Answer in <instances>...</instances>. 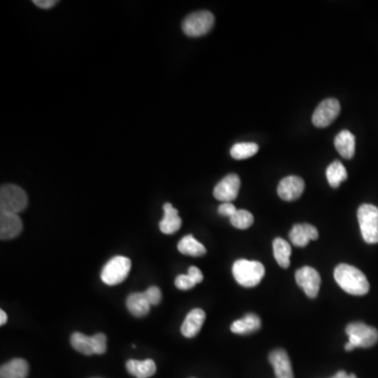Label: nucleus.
<instances>
[{"mask_svg": "<svg viewBox=\"0 0 378 378\" xmlns=\"http://www.w3.org/2000/svg\"><path fill=\"white\" fill-rule=\"evenodd\" d=\"M338 286L349 295H365L369 293L370 284L365 275L356 267L340 264L334 270Z\"/></svg>", "mask_w": 378, "mask_h": 378, "instance_id": "nucleus-1", "label": "nucleus"}, {"mask_svg": "<svg viewBox=\"0 0 378 378\" xmlns=\"http://www.w3.org/2000/svg\"><path fill=\"white\" fill-rule=\"evenodd\" d=\"M346 334L349 336V342L345 346L346 351H352L355 348H370L378 342L377 329L365 322H351L347 326Z\"/></svg>", "mask_w": 378, "mask_h": 378, "instance_id": "nucleus-2", "label": "nucleus"}, {"mask_svg": "<svg viewBox=\"0 0 378 378\" xmlns=\"http://www.w3.org/2000/svg\"><path fill=\"white\" fill-rule=\"evenodd\" d=\"M234 279L241 286L246 288L258 286L265 275L262 263L256 261L239 260L232 266Z\"/></svg>", "mask_w": 378, "mask_h": 378, "instance_id": "nucleus-3", "label": "nucleus"}, {"mask_svg": "<svg viewBox=\"0 0 378 378\" xmlns=\"http://www.w3.org/2000/svg\"><path fill=\"white\" fill-rule=\"evenodd\" d=\"M28 196L17 185L6 184L0 189V213H18L28 206Z\"/></svg>", "mask_w": 378, "mask_h": 378, "instance_id": "nucleus-4", "label": "nucleus"}, {"mask_svg": "<svg viewBox=\"0 0 378 378\" xmlns=\"http://www.w3.org/2000/svg\"><path fill=\"white\" fill-rule=\"evenodd\" d=\"M359 227L363 241L368 244L378 243V207L363 204L357 211Z\"/></svg>", "mask_w": 378, "mask_h": 378, "instance_id": "nucleus-5", "label": "nucleus"}, {"mask_svg": "<svg viewBox=\"0 0 378 378\" xmlns=\"http://www.w3.org/2000/svg\"><path fill=\"white\" fill-rule=\"evenodd\" d=\"M131 261L126 256H117L110 258L102 269L101 279L108 286L122 283L129 277Z\"/></svg>", "mask_w": 378, "mask_h": 378, "instance_id": "nucleus-6", "label": "nucleus"}, {"mask_svg": "<svg viewBox=\"0 0 378 378\" xmlns=\"http://www.w3.org/2000/svg\"><path fill=\"white\" fill-rule=\"evenodd\" d=\"M71 345L78 352L84 355L104 354L106 352V336L104 334L86 336L75 332L71 336Z\"/></svg>", "mask_w": 378, "mask_h": 378, "instance_id": "nucleus-7", "label": "nucleus"}, {"mask_svg": "<svg viewBox=\"0 0 378 378\" xmlns=\"http://www.w3.org/2000/svg\"><path fill=\"white\" fill-rule=\"evenodd\" d=\"M215 24V16L208 11L195 12L185 18L183 32L189 37H201L211 32Z\"/></svg>", "mask_w": 378, "mask_h": 378, "instance_id": "nucleus-8", "label": "nucleus"}, {"mask_svg": "<svg viewBox=\"0 0 378 378\" xmlns=\"http://www.w3.org/2000/svg\"><path fill=\"white\" fill-rule=\"evenodd\" d=\"M340 113V104L338 99L329 98L320 102L314 110L312 122L318 129H324L334 122Z\"/></svg>", "mask_w": 378, "mask_h": 378, "instance_id": "nucleus-9", "label": "nucleus"}, {"mask_svg": "<svg viewBox=\"0 0 378 378\" xmlns=\"http://www.w3.org/2000/svg\"><path fill=\"white\" fill-rule=\"evenodd\" d=\"M295 281L297 285L305 291L306 295L310 299H315L320 293V273L310 266H304L295 273Z\"/></svg>", "mask_w": 378, "mask_h": 378, "instance_id": "nucleus-10", "label": "nucleus"}, {"mask_svg": "<svg viewBox=\"0 0 378 378\" xmlns=\"http://www.w3.org/2000/svg\"><path fill=\"white\" fill-rule=\"evenodd\" d=\"M240 187H241L240 176L236 174H227L215 185L213 196L221 202L231 203L239 195Z\"/></svg>", "mask_w": 378, "mask_h": 378, "instance_id": "nucleus-11", "label": "nucleus"}, {"mask_svg": "<svg viewBox=\"0 0 378 378\" xmlns=\"http://www.w3.org/2000/svg\"><path fill=\"white\" fill-rule=\"evenodd\" d=\"M305 182L297 176H289L284 178L277 187L279 198L285 201H295L303 195Z\"/></svg>", "mask_w": 378, "mask_h": 378, "instance_id": "nucleus-12", "label": "nucleus"}, {"mask_svg": "<svg viewBox=\"0 0 378 378\" xmlns=\"http://www.w3.org/2000/svg\"><path fill=\"white\" fill-rule=\"evenodd\" d=\"M269 361L274 370L277 378H295L293 365L288 354L284 349H277L269 354Z\"/></svg>", "mask_w": 378, "mask_h": 378, "instance_id": "nucleus-13", "label": "nucleus"}, {"mask_svg": "<svg viewBox=\"0 0 378 378\" xmlns=\"http://www.w3.org/2000/svg\"><path fill=\"white\" fill-rule=\"evenodd\" d=\"M22 230V222L16 213H0V239L11 240L19 236Z\"/></svg>", "mask_w": 378, "mask_h": 378, "instance_id": "nucleus-14", "label": "nucleus"}, {"mask_svg": "<svg viewBox=\"0 0 378 378\" xmlns=\"http://www.w3.org/2000/svg\"><path fill=\"white\" fill-rule=\"evenodd\" d=\"M291 243L297 247H305L310 241L318 239V230L311 224H295L289 233Z\"/></svg>", "mask_w": 378, "mask_h": 378, "instance_id": "nucleus-15", "label": "nucleus"}, {"mask_svg": "<svg viewBox=\"0 0 378 378\" xmlns=\"http://www.w3.org/2000/svg\"><path fill=\"white\" fill-rule=\"evenodd\" d=\"M205 318H206V314L200 308H196L189 312L181 327L183 336L187 338H192L198 336L204 324Z\"/></svg>", "mask_w": 378, "mask_h": 378, "instance_id": "nucleus-16", "label": "nucleus"}, {"mask_svg": "<svg viewBox=\"0 0 378 378\" xmlns=\"http://www.w3.org/2000/svg\"><path fill=\"white\" fill-rule=\"evenodd\" d=\"M164 217L160 222V230L164 234H174L182 226V220L179 217L178 211L170 203L163 205Z\"/></svg>", "mask_w": 378, "mask_h": 378, "instance_id": "nucleus-17", "label": "nucleus"}, {"mask_svg": "<svg viewBox=\"0 0 378 378\" xmlns=\"http://www.w3.org/2000/svg\"><path fill=\"white\" fill-rule=\"evenodd\" d=\"M126 369L129 374L137 378H149L155 375L157 372V365L153 359L137 361L129 359L126 363Z\"/></svg>", "mask_w": 378, "mask_h": 378, "instance_id": "nucleus-18", "label": "nucleus"}, {"mask_svg": "<svg viewBox=\"0 0 378 378\" xmlns=\"http://www.w3.org/2000/svg\"><path fill=\"white\" fill-rule=\"evenodd\" d=\"M28 363L22 359H14L1 365L0 378H26L28 375Z\"/></svg>", "mask_w": 378, "mask_h": 378, "instance_id": "nucleus-19", "label": "nucleus"}, {"mask_svg": "<svg viewBox=\"0 0 378 378\" xmlns=\"http://www.w3.org/2000/svg\"><path fill=\"white\" fill-rule=\"evenodd\" d=\"M260 318L256 314L249 313L246 314L241 320H236L232 322L230 330L236 334L244 336V334H254L261 328Z\"/></svg>", "mask_w": 378, "mask_h": 378, "instance_id": "nucleus-20", "label": "nucleus"}, {"mask_svg": "<svg viewBox=\"0 0 378 378\" xmlns=\"http://www.w3.org/2000/svg\"><path fill=\"white\" fill-rule=\"evenodd\" d=\"M336 151L345 159H352L355 154V137L349 131H342L334 140Z\"/></svg>", "mask_w": 378, "mask_h": 378, "instance_id": "nucleus-21", "label": "nucleus"}, {"mask_svg": "<svg viewBox=\"0 0 378 378\" xmlns=\"http://www.w3.org/2000/svg\"><path fill=\"white\" fill-rule=\"evenodd\" d=\"M126 307L129 311L135 318H142L149 314L151 304L147 301L145 293H135L129 295L126 299Z\"/></svg>", "mask_w": 378, "mask_h": 378, "instance_id": "nucleus-22", "label": "nucleus"}, {"mask_svg": "<svg viewBox=\"0 0 378 378\" xmlns=\"http://www.w3.org/2000/svg\"><path fill=\"white\" fill-rule=\"evenodd\" d=\"M178 250L184 256H195V258L204 256L207 252L204 245H202L198 240L195 239L192 234L185 236L179 242Z\"/></svg>", "mask_w": 378, "mask_h": 378, "instance_id": "nucleus-23", "label": "nucleus"}, {"mask_svg": "<svg viewBox=\"0 0 378 378\" xmlns=\"http://www.w3.org/2000/svg\"><path fill=\"white\" fill-rule=\"evenodd\" d=\"M273 254H274L275 260H277V264L281 267V268H288L290 265V256L293 254V249H291L290 244L285 240L281 239V238H277L273 241Z\"/></svg>", "mask_w": 378, "mask_h": 378, "instance_id": "nucleus-24", "label": "nucleus"}, {"mask_svg": "<svg viewBox=\"0 0 378 378\" xmlns=\"http://www.w3.org/2000/svg\"><path fill=\"white\" fill-rule=\"evenodd\" d=\"M326 176L330 186L338 188L348 178V172L340 161H334L327 168Z\"/></svg>", "mask_w": 378, "mask_h": 378, "instance_id": "nucleus-25", "label": "nucleus"}, {"mask_svg": "<svg viewBox=\"0 0 378 378\" xmlns=\"http://www.w3.org/2000/svg\"><path fill=\"white\" fill-rule=\"evenodd\" d=\"M258 151V145L252 142L234 145L230 149V155L236 160H245L254 157Z\"/></svg>", "mask_w": 378, "mask_h": 378, "instance_id": "nucleus-26", "label": "nucleus"}, {"mask_svg": "<svg viewBox=\"0 0 378 378\" xmlns=\"http://www.w3.org/2000/svg\"><path fill=\"white\" fill-rule=\"evenodd\" d=\"M254 222V215L245 209H240V211L238 209L236 213L230 217V223L238 229H247V228L252 227Z\"/></svg>", "mask_w": 378, "mask_h": 378, "instance_id": "nucleus-27", "label": "nucleus"}, {"mask_svg": "<svg viewBox=\"0 0 378 378\" xmlns=\"http://www.w3.org/2000/svg\"><path fill=\"white\" fill-rule=\"evenodd\" d=\"M174 285L176 288L180 290H189V289L194 288L196 286L197 283L189 277L188 273L187 274H180L176 277V281H174Z\"/></svg>", "mask_w": 378, "mask_h": 378, "instance_id": "nucleus-28", "label": "nucleus"}, {"mask_svg": "<svg viewBox=\"0 0 378 378\" xmlns=\"http://www.w3.org/2000/svg\"><path fill=\"white\" fill-rule=\"evenodd\" d=\"M145 295L147 297V301L151 304V306L159 305L160 302H161L162 293L158 287H149L147 291H145Z\"/></svg>", "mask_w": 378, "mask_h": 378, "instance_id": "nucleus-29", "label": "nucleus"}, {"mask_svg": "<svg viewBox=\"0 0 378 378\" xmlns=\"http://www.w3.org/2000/svg\"><path fill=\"white\" fill-rule=\"evenodd\" d=\"M236 211L238 209L236 208V206L232 203H223V204L220 205L219 209H217L220 215L229 217H231L236 213Z\"/></svg>", "mask_w": 378, "mask_h": 378, "instance_id": "nucleus-30", "label": "nucleus"}, {"mask_svg": "<svg viewBox=\"0 0 378 378\" xmlns=\"http://www.w3.org/2000/svg\"><path fill=\"white\" fill-rule=\"evenodd\" d=\"M189 277H192L197 284L201 283L203 281V273L198 267L192 266L188 269Z\"/></svg>", "mask_w": 378, "mask_h": 378, "instance_id": "nucleus-31", "label": "nucleus"}, {"mask_svg": "<svg viewBox=\"0 0 378 378\" xmlns=\"http://www.w3.org/2000/svg\"><path fill=\"white\" fill-rule=\"evenodd\" d=\"M36 7L41 8V9H51L58 3L57 0H34L33 1Z\"/></svg>", "mask_w": 378, "mask_h": 378, "instance_id": "nucleus-32", "label": "nucleus"}, {"mask_svg": "<svg viewBox=\"0 0 378 378\" xmlns=\"http://www.w3.org/2000/svg\"><path fill=\"white\" fill-rule=\"evenodd\" d=\"M8 322L7 313H6V312L3 311V310H1V311H0V324H1V326H3V324H6V322Z\"/></svg>", "mask_w": 378, "mask_h": 378, "instance_id": "nucleus-33", "label": "nucleus"}, {"mask_svg": "<svg viewBox=\"0 0 378 378\" xmlns=\"http://www.w3.org/2000/svg\"><path fill=\"white\" fill-rule=\"evenodd\" d=\"M347 375H348V373L345 371H338V373L336 374V375L334 376V377L331 378H346Z\"/></svg>", "mask_w": 378, "mask_h": 378, "instance_id": "nucleus-34", "label": "nucleus"}, {"mask_svg": "<svg viewBox=\"0 0 378 378\" xmlns=\"http://www.w3.org/2000/svg\"><path fill=\"white\" fill-rule=\"evenodd\" d=\"M346 378H357V377L356 376H355V374H348Z\"/></svg>", "mask_w": 378, "mask_h": 378, "instance_id": "nucleus-35", "label": "nucleus"}]
</instances>
